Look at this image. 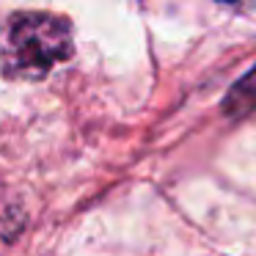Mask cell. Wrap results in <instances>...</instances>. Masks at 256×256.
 Listing matches in <instances>:
<instances>
[{
	"label": "cell",
	"mask_w": 256,
	"mask_h": 256,
	"mask_svg": "<svg viewBox=\"0 0 256 256\" xmlns=\"http://www.w3.org/2000/svg\"><path fill=\"white\" fill-rule=\"evenodd\" d=\"M69 56H72V28L64 17L25 12L12 20L3 47V64L12 78L39 80Z\"/></svg>",
	"instance_id": "6da1fadb"
},
{
	"label": "cell",
	"mask_w": 256,
	"mask_h": 256,
	"mask_svg": "<svg viewBox=\"0 0 256 256\" xmlns=\"http://www.w3.org/2000/svg\"><path fill=\"white\" fill-rule=\"evenodd\" d=\"M250 102H256V66L232 88V94L226 100V108H228V113H242Z\"/></svg>",
	"instance_id": "7a4b0ae2"
}]
</instances>
